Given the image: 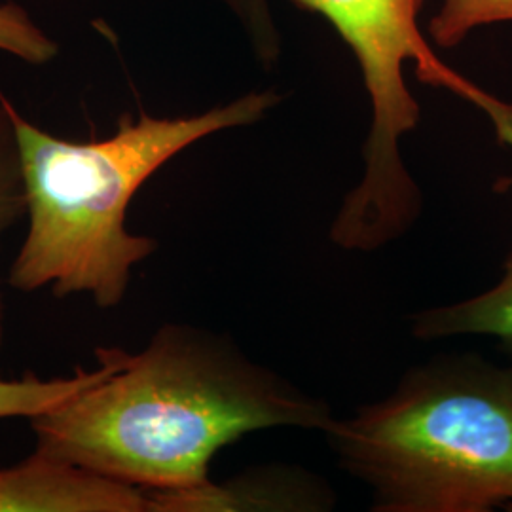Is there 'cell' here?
I'll return each mask as SVG.
<instances>
[{"instance_id":"6da1fadb","label":"cell","mask_w":512,"mask_h":512,"mask_svg":"<svg viewBox=\"0 0 512 512\" xmlns=\"http://www.w3.org/2000/svg\"><path fill=\"white\" fill-rule=\"evenodd\" d=\"M95 361L99 380L29 418L35 452L147 495L209 484L213 458L245 435L334 421L325 399L211 330L167 323L141 351L99 348Z\"/></svg>"},{"instance_id":"7a4b0ae2","label":"cell","mask_w":512,"mask_h":512,"mask_svg":"<svg viewBox=\"0 0 512 512\" xmlns=\"http://www.w3.org/2000/svg\"><path fill=\"white\" fill-rule=\"evenodd\" d=\"M279 101L275 92H255L196 116H122L114 135L84 143L46 133L14 109L29 232L8 285L21 293L50 287L57 298L90 294L99 308H118L133 268L158 249L126 226L139 188L184 148L253 126Z\"/></svg>"},{"instance_id":"3957f363","label":"cell","mask_w":512,"mask_h":512,"mask_svg":"<svg viewBox=\"0 0 512 512\" xmlns=\"http://www.w3.org/2000/svg\"><path fill=\"white\" fill-rule=\"evenodd\" d=\"M330 450L374 512L512 511V366L444 355L330 423Z\"/></svg>"},{"instance_id":"277c9868","label":"cell","mask_w":512,"mask_h":512,"mask_svg":"<svg viewBox=\"0 0 512 512\" xmlns=\"http://www.w3.org/2000/svg\"><path fill=\"white\" fill-rule=\"evenodd\" d=\"M323 16L355 55L370 99L372 122L363 148L365 173L330 224V241L370 253L403 238L420 220L423 196L401 156V139L418 128L420 103L404 69L433 88L454 93L486 114L497 141L512 150V103L444 65L420 27L427 0H294ZM512 188V175L495 184Z\"/></svg>"},{"instance_id":"5b68a950","label":"cell","mask_w":512,"mask_h":512,"mask_svg":"<svg viewBox=\"0 0 512 512\" xmlns=\"http://www.w3.org/2000/svg\"><path fill=\"white\" fill-rule=\"evenodd\" d=\"M0 512H150V501L135 486L35 452L0 469Z\"/></svg>"},{"instance_id":"8992f818","label":"cell","mask_w":512,"mask_h":512,"mask_svg":"<svg viewBox=\"0 0 512 512\" xmlns=\"http://www.w3.org/2000/svg\"><path fill=\"white\" fill-rule=\"evenodd\" d=\"M334 494L329 486L296 467H266L241 475L228 484H215L177 492L150 495V511H330Z\"/></svg>"},{"instance_id":"52a82bcc","label":"cell","mask_w":512,"mask_h":512,"mask_svg":"<svg viewBox=\"0 0 512 512\" xmlns=\"http://www.w3.org/2000/svg\"><path fill=\"white\" fill-rule=\"evenodd\" d=\"M416 340L433 342L456 336H492L512 351V256L501 281L486 293L458 304L429 308L408 317Z\"/></svg>"},{"instance_id":"ba28073f","label":"cell","mask_w":512,"mask_h":512,"mask_svg":"<svg viewBox=\"0 0 512 512\" xmlns=\"http://www.w3.org/2000/svg\"><path fill=\"white\" fill-rule=\"evenodd\" d=\"M4 338V325L0 323V348ZM103 366L97 363L93 370L76 368L71 378L42 380L33 372H27L19 380L0 378V420L4 418H33L38 412L63 401L78 389L99 380Z\"/></svg>"},{"instance_id":"9c48e42d","label":"cell","mask_w":512,"mask_h":512,"mask_svg":"<svg viewBox=\"0 0 512 512\" xmlns=\"http://www.w3.org/2000/svg\"><path fill=\"white\" fill-rule=\"evenodd\" d=\"M505 21H512V0H442L425 33L435 46L452 50L478 27Z\"/></svg>"},{"instance_id":"30bf717a","label":"cell","mask_w":512,"mask_h":512,"mask_svg":"<svg viewBox=\"0 0 512 512\" xmlns=\"http://www.w3.org/2000/svg\"><path fill=\"white\" fill-rule=\"evenodd\" d=\"M14 107L0 99V241L25 211V184L21 173L18 139L14 128ZM0 323H4V298L0 289Z\"/></svg>"},{"instance_id":"8fae6325","label":"cell","mask_w":512,"mask_h":512,"mask_svg":"<svg viewBox=\"0 0 512 512\" xmlns=\"http://www.w3.org/2000/svg\"><path fill=\"white\" fill-rule=\"evenodd\" d=\"M0 50L33 65L48 63L57 54L54 42L16 4L0 6Z\"/></svg>"},{"instance_id":"7c38bea8","label":"cell","mask_w":512,"mask_h":512,"mask_svg":"<svg viewBox=\"0 0 512 512\" xmlns=\"http://www.w3.org/2000/svg\"><path fill=\"white\" fill-rule=\"evenodd\" d=\"M228 2H232V6L238 8L239 12L243 14V18L249 19L251 25L260 29L268 48H275L270 44L272 27H270V18H268V10H266L264 0H228Z\"/></svg>"}]
</instances>
